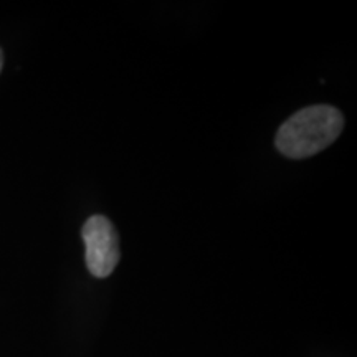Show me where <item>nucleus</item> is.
I'll return each mask as SVG.
<instances>
[{"label": "nucleus", "mask_w": 357, "mask_h": 357, "mask_svg": "<svg viewBox=\"0 0 357 357\" xmlns=\"http://www.w3.org/2000/svg\"><path fill=\"white\" fill-rule=\"evenodd\" d=\"M342 128L344 118L339 109L328 105L310 106L281 124L275 144L287 158L306 159L331 146Z\"/></svg>", "instance_id": "f257e3e1"}, {"label": "nucleus", "mask_w": 357, "mask_h": 357, "mask_svg": "<svg viewBox=\"0 0 357 357\" xmlns=\"http://www.w3.org/2000/svg\"><path fill=\"white\" fill-rule=\"evenodd\" d=\"M82 236L89 273L96 278L109 276L121 258L119 236L113 223L105 215L89 217L82 229Z\"/></svg>", "instance_id": "f03ea898"}, {"label": "nucleus", "mask_w": 357, "mask_h": 357, "mask_svg": "<svg viewBox=\"0 0 357 357\" xmlns=\"http://www.w3.org/2000/svg\"><path fill=\"white\" fill-rule=\"evenodd\" d=\"M2 66H3V53L0 50V70H2Z\"/></svg>", "instance_id": "7ed1b4c3"}]
</instances>
